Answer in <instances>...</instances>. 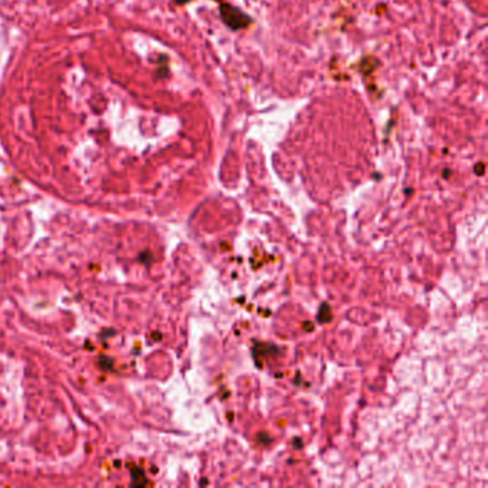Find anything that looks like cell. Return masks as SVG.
I'll return each instance as SVG.
<instances>
[{
	"instance_id": "2",
	"label": "cell",
	"mask_w": 488,
	"mask_h": 488,
	"mask_svg": "<svg viewBox=\"0 0 488 488\" xmlns=\"http://www.w3.org/2000/svg\"><path fill=\"white\" fill-rule=\"evenodd\" d=\"M175 2H176V3H186L189 0H175Z\"/></svg>"
},
{
	"instance_id": "1",
	"label": "cell",
	"mask_w": 488,
	"mask_h": 488,
	"mask_svg": "<svg viewBox=\"0 0 488 488\" xmlns=\"http://www.w3.org/2000/svg\"><path fill=\"white\" fill-rule=\"evenodd\" d=\"M221 13L223 22H225L231 29H242V27H247L248 23L251 22L247 14H243L239 9L231 6V5H228V3H222Z\"/></svg>"
}]
</instances>
